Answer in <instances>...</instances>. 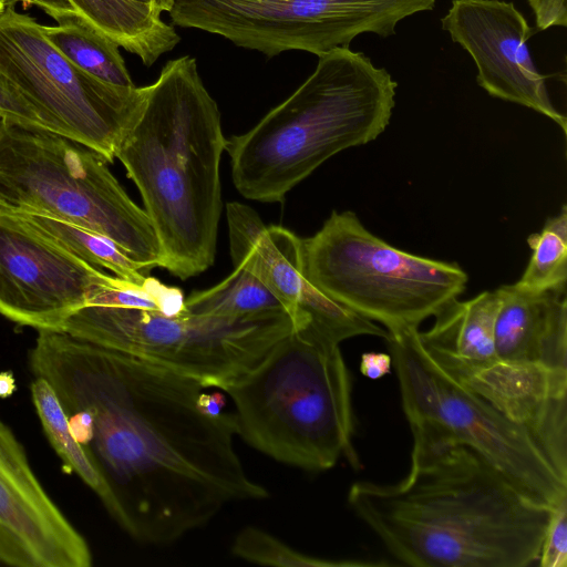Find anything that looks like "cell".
Returning <instances> with one entry per match:
<instances>
[{"mask_svg": "<svg viewBox=\"0 0 567 567\" xmlns=\"http://www.w3.org/2000/svg\"><path fill=\"white\" fill-rule=\"evenodd\" d=\"M29 362L103 474L107 513L135 540L171 544L226 505L268 497L236 452L234 413L198 380L50 329L38 330Z\"/></svg>", "mask_w": 567, "mask_h": 567, "instance_id": "cell-1", "label": "cell"}, {"mask_svg": "<svg viewBox=\"0 0 567 567\" xmlns=\"http://www.w3.org/2000/svg\"><path fill=\"white\" fill-rule=\"evenodd\" d=\"M408 475L355 482L348 504L399 561L414 567H526L553 509L517 491L468 446L412 433Z\"/></svg>", "mask_w": 567, "mask_h": 567, "instance_id": "cell-2", "label": "cell"}, {"mask_svg": "<svg viewBox=\"0 0 567 567\" xmlns=\"http://www.w3.org/2000/svg\"><path fill=\"white\" fill-rule=\"evenodd\" d=\"M226 145L217 103L195 58L184 55L168 61L146 86L143 106L115 153L142 196L161 267L182 280L215 260Z\"/></svg>", "mask_w": 567, "mask_h": 567, "instance_id": "cell-3", "label": "cell"}, {"mask_svg": "<svg viewBox=\"0 0 567 567\" xmlns=\"http://www.w3.org/2000/svg\"><path fill=\"white\" fill-rule=\"evenodd\" d=\"M398 83L361 52L336 48L310 76L248 132L227 140L240 195L281 203L339 152L375 140L388 126Z\"/></svg>", "mask_w": 567, "mask_h": 567, "instance_id": "cell-4", "label": "cell"}, {"mask_svg": "<svg viewBox=\"0 0 567 567\" xmlns=\"http://www.w3.org/2000/svg\"><path fill=\"white\" fill-rule=\"evenodd\" d=\"M339 344L309 322L219 384L235 404L237 435L306 471L329 470L341 457L358 468L351 379Z\"/></svg>", "mask_w": 567, "mask_h": 567, "instance_id": "cell-5", "label": "cell"}, {"mask_svg": "<svg viewBox=\"0 0 567 567\" xmlns=\"http://www.w3.org/2000/svg\"><path fill=\"white\" fill-rule=\"evenodd\" d=\"M0 207L48 214L99 233L146 274L162 265L146 212L97 153L60 134L0 118Z\"/></svg>", "mask_w": 567, "mask_h": 567, "instance_id": "cell-6", "label": "cell"}, {"mask_svg": "<svg viewBox=\"0 0 567 567\" xmlns=\"http://www.w3.org/2000/svg\"><path fill=\"white\" fill-rule=\"evenodd\" d=\"M301 257L311 285L386 331L417 328L463 293L468 280L455 262L391 246L350 210H333L315 235L301 238Z\"/></svg>", "mask_w": 567, "mask_h": 567, "instance_id": "cell-7", "label": "cell"}, {"mask_svg": "<svg viewBox=\"0 0 567 567\" xmlns=\"http://www.w3.org/2000/svg\"><path fill=\"white\" fill-rule=\"evenodd\" d=\"M385 340L412 433L468 446L537 504L554 508L567 499V478L530 434L439 367L417 328L390 330Z\"/></svg>", "mask_w": 567, "mask_h": 567, "instance_id": "cell-8", "label": "cell"}, {"mask_svg": "<svg viewBox=\"0 0 567 567\" xmlns=\"http://www.w3.org/2000/svg\"><path fill=\"white\" fill-rule=\"evenodd\" d=\"M292 329L286 312L228 319L89 305L70 315L58 330L217 389L252 367Z\"/></svg>", "mask_w": 567, "mask_h": 567, "instance_id": "cell-9", "label": "cell"}, {"mask_svg": "<svg viewBox=\"0 0 567 567\" xmlns=\"http://www.w3.org/2000/svg\"><path fill=\"white\" fill-rule=\"evenodd\" d=\"M0 73L34 109L48 131L112 163L137 117L146 86L116 87L74 66L30 16L0 12Z\"/></svg>", "mask_w": 567, "mask_h": 567, "instance_id": "cell-10", "label": "cell"}, {"mask_svg": "<svg viewBox=\"0 0 567 567\" xmlns=\"http://www.w3.org/2000/svg\"><path fill=\"white\" fill-rule=\"evenodd\" d=\"M124 279L103 272L0 207V315L58 330L78 309L99 305Z\"/></svg>", "mask_w": 567, "mask_h": 567, "instance_id": "cell-11", "label": "cell"}, {"mask_svg": "<svg viewBox=\"0 0 567 567\" xmlns=\"http://www.w3.org/2000/svg\"><path fill=\"white\" fill-rule=\"evenodd\" d=\"M229 248L234 267L258 278L280 301L293 328L309 322L341 342L370 334L388 338V331L349 308L333 301L303 274L301 238L278 225H265L248 205H226Z\"/></svg>", "mask_w": 567, "mask_h": 567, "instance_id": "cell-12", "label": "cell"}, {"mask_svg": "<svg viewBox=\"0 0 567 567\" xmlns=\"http://www.w3.org/2000/svg\"><path fill=\"white\" fill-rule=\"evenodd\" d=\"M441 22L473 58L482 89L549 117L567 133V120L554 107L545 76L533 62L527 44L533 30L513 2L453 0Z\"/></svg>", "mask_w": 567, "mask_h": 567, "instance_id": "cell-13", "label": "cell"}, {"mask_svg": "<svg viewBox=\"0 0 567 567\" xmlns=\"http://www.w3.org/2000/svg\"><path fill=\"white\" fill-rule=\"evenodd\" d=\"M0 564L90 567L84 537L48 495L22 444L0 420Z\"/></svg>", "mask_w": 567, "mask_h": 567, "instance_id": "cell-14", "label": "cell"}, {"mask_svg": "<svg viewBox=\"0 0 567 567\" xmlns=\"http://www.w3.org/2000/svg\"><path fill=\"white\" fill-rule=\"evenodd\" d=\"M460 382L524 427L567 478V369L498 359Z\"/></svg>", "mask_w": 567, "mask_h": 567, "instance_id": "cell-15", "label": "cell"}, {"mask_svg": "<svg viewBox=\"0 0 567 567\" xmlns=\"http://www.w3.org/2000/svg\"><path fill=\"white\" fill-rule=\"evenodd\" d=\"M494 342L502 361L567 369L566 291L530 292L515 284L495 289Z\"/></svg>", "mask_w": 567, "mask_h": 567, "instance_id": "cell-16", "label": "cell"}, {"mask_svg": "<svg viewBox=\"0 0 567 567\" xmlns=\"http://www.w3.org/2000/svg\"><path fill=\"white\" fill-rule=\"evenodd\" d=\"M497 307L495 290L465 301L453 298L435 312L430 330L419 331V339L435 363L460 381L498 360L494 342Z\"/></svg>", "mask_w": 567, "mask_h": 567, "instance_id": "cell-17", "label": "cell"}, {"mask_svg": "<svg viewBox=\"0 0 567 567\" xmlns=\"http://www.w3.org/2000/svg\"><path fill=\"white\" fill-rule=\"evenodd\" d=\"M81 16L118 47L151 66L181 38L158 10L132 0H70Z\"/></svg>", "mask_w": 567, "mask_h": 567, "instance_id": "cell-18", "label": "cell"}, {"mask_svg": "<svg viewBox=\"0 0 567 567\" xmlns=\"http://www.w3.org/2000/svg\"><path fill=\"white\" fill-rule=\"evenodd\" d=\"M42 25L47 39L79 70L116 87H134L120 47L75 13Z\"/></svg>", "mask_w": 567, "mask_h": 567, "instance_id": "cell-19", "label": "cell"}, {"mask_svg": "<svg viewBox=\"0 0 567 567\" xmlns=\"http://www.w3.org/2000/svg\"><path fill=\"white\" fill-rule=\"evenodd\" d=\"M7 210L96 268L107 269L114 276L136 284H143L148 277L114 241L99 233L48 214L22 209Z\"/></svg>", "mask_w": 567, "mask_h": 567, "instance_id": "cell-20", "label": "cell"}, {"mask_svg": "<svg viewBox=\"0 0 567 567\" xmlns=\"http://www.w3.org/2000/svg\"><path fill=\"white\" fill-rule=\"evenodd\" d=\"M31 396L43 431L63 462L64 470L75 473L100 498L106 511L111 491L93 456L73 435L68 417L53 390L41 378L31 384Z\"/></svg>", "mask_w": 567, "mask_h": 567, "instance_id": "cell-21", "label": "cell"}, {"mask_svg": "<svg viewBox=\"0 0 567 567\" xmlns=\"http://www.w3.org/2000/svg\"><path fill=\"white\" fill-rule=\"evenodd\" d=\"M185 307L192 315L228 319L286 312L264 284L241 267H234L216 286L190 293L185 298Z\"/></svg>", "mask_w": 567, "mask_h": 567, "instance_id": "cell-22", "label": "cell"}, {"mask_svg": "<svg viewBox=\"0 0 567 567\" xmlns=\"http://www.w3.org/2000/svg\"><path fill=\"white\" fill-rule=\"evenodd\" d=\"M532 250L528 265L515 285L530 292L566 291L567 207L549 217L542 230L527 238Z\"/></svg>", "mask_w": 567, "mask_h": 567, "instance_id": "cell-23", "label": "cell"}, {"mask_svg": "<svg viewBox=\"0 0 567 567\" xmlns=\"http://www.w3.org/2000/svg\"><path fill=\"white\" fill-rule=\"evenodd\" d=\"M231 550L237 557L264 566L277 567H344L375 566L382 563L328 560L298 551L271 534L248 526L235 538Z\"/></svg>", "mask_w": 567, "mask_h": 567, "instance_id": "cell-24", "label": "cell"}, {"mask_svg": "<svg viewBox=\"0 0 567 567\" xmlns=\"http://www.w3.org/2000/svg\"><path fill=\"white\" fill-rule=\"evenodd\" d=\"M537 561L540 567H567V499L553 509Z\"/></svg>", "mask_w": 567, "mask_h": 567, "instance_id": "cell-25", "label": "cell"}, {"mask_svg": "<svg viewBox=\"0 0 567 567\" xmlns=\"http://www.w3.org/2000/svg\"><path fill=\"white\" fill-rule=\"evenodd\" d=\"M0 118L28 127L47 130L34 109L1 73Z\"/></svg>", "mask_w": 567, "mask_h": 567, "instance_id": "cell-26", "label": "cell"}, {"mask_svg": "<svg viewBox=\"0 0 567 567\" xmlns=\"http://www.w3.org/2000/svg\"><path fill=\"white\" fill-rule=\"evenodd\" d=\"M528 3L535 13L537 29L567 25L566 0H528Z\"/></svg>", "mask_w": 567, "mask_h": 567, "instance_id": "cell-27", "label": "cell"}, {"mask_svg": "<svg viewBox=\"0 0 567 567\" xmlns=\"http://www.w3.org/2000/svg\"><path fill=\"white\" fill-rule=\"evenodd\" d=\"M6 8H14L16 4H21L23 8L35 6L47 14L52 17L55 21L79 13L74 4L70 0H2Z\"/></svg>", "mask_w": 567, "mask_h": 567, "instance_id": "cell-28", "label": "cell"}, {"mask_svg": "<svg viewBox=\"0 0 567 567\" xmlns=\"http://www.w3.org/2000/svg\"><path fill=\"white\" fill-rule=\"evenodd\" d=\"M392 358L383 352H365L361 355L360 372L372 380H378L390 373Z\"/></svg>", "mask_w": 567, "mask_h": 567, "instance_id": "cell-29", "label": "cell"}, {"mask_svg": "<svg viewBox=\"0 0 567 567\" xmlns=\"http://www.w3.org/2000/svg\"><path fill=\"white\" fill-rule=\"evenodd\" d=\"M14 389V380L11 374L2 373L0 374V396L4 398L11 394Z\"/></svg>", "mask_w": 567, "mask_h": 567, "instance_id": "cell-30", "label": "cell"}, {"mask_svg": "<svg viewBox=\"0 0 567 567\" xmlns=\"http://www.w3.org/2000/svg\"><path fill=\"white\" fill-rule=\"evenodd\" d=\"M137 3L147 4L159 12L168 11L171 9L173 0H132Z\"/></svg>", "mask_w": 567, "mask_h": 567, "instance_id": "cell-31", "label": "cell"}, {"mask_svg": "<svg viewBox=\"0 0 567 567\" xmlns=\"http://www.w3.org/2000/svg\"><path fill=\"white\" fill-rule=\"evenodd\" d=\"M6 9L4 3L2 0H0V12H2Z\"/></svg>", "mask_w": 567, "mask_h": 567, "instance_id": "cell-32", "label": "cell"}]
</instances>
